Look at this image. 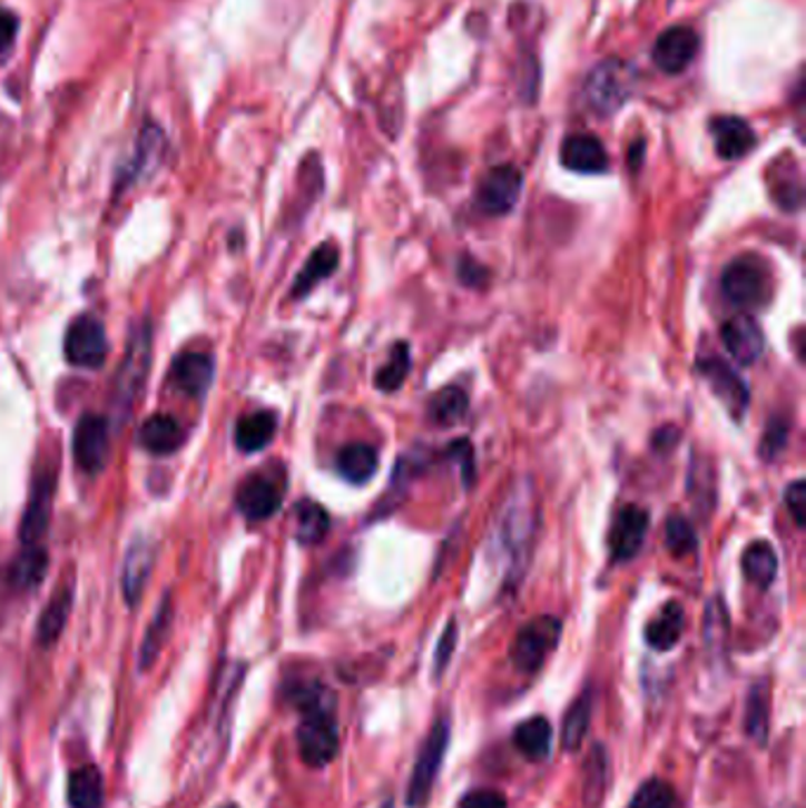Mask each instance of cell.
I'll use <instances>...</instances> for the list:
<instances>
[{"label":"cell","mask_w":806,"mask_h":808,"mask_svg":"<svg viewBox=\"0 0 806 808\" xmlns=\"http://www.w3.org/2000/svg\"><path fill=\"white\" fill-rule=\"evenodd\" d=\"M591 711H593V692L587 688L574 698V702L566 711L561 730V745L566 752H578L580 749L591 723Z\"/></svg>","instance_id":"obj_33"},{"label":"cell","mask_w":806,"mask_h":808,"mask_svg":"<svg viewBox=\"0 0 806 808\" xmlns=\"http://www.w3.org/2000/svg\"><path fill=\"white\" fill-rule=\"evenodd\" d=\"M740 565L747 582H753L757 589H769L778 574L776 549L769 542L759 539V542H753L743 551Z\"/></svg>","instance_id":"obj_30"},{"label":"cell","mask_w":806,"mask_h":808,"mask_svg":"<svg viewBox=\"0 0 806 808\" xmlns=\"http://www.w3.org/2000/svg\"><path fill=\"white\" fill-rule=\"evenodd\" d=\"M71 605H73L71 589H57L50 603L41 612V618H38V624H36V643L38 646L52 648L57 641H60L62 631L69 622Z\"/></svg>","instance_id":"obj_25"},{"label":"cell","mask_w":806,"mask_h":808,"mask_svg":"<svg viewBox=\"0 0 806 808\" xmlns=\"http://www.w3.org/2000/svg\"><path fill=\"white\" fill-rule=\"evenodd\" d=\"M149 362H151V329L145 322L132 332L126 357L121 362V369L117 374V381H114V393H117L119 410H130V402L138 397L149 372Z\"/></svg>","instance_id":"obj_8"},{"label":"cell","mask_w":806,"mask_h":808,"mask_svg":"<svg viewBox=\"0 0 806 808\" xmlns=\"http://www.w3.org/2000/svg\"><path fill=\"white\" fill-rule=\"evenodd\" d=\"M164 154H166V138H164L161 128L155 124H147L138 138L136 157H132V161L124 170L121 187L151 176V173H155L159 168V164L164 161Z\"/></svg>","instance_id":"obj_19"},{"label":"cell","mask_w":806,"mask_h":808,"mask_svg":"<svg viewBox=\"0 0 806 808\" xmlns=\"http://www.w3.org/2000/svg\"><path fill=\"white\" fill-rule=\"evenodd\" d=\"M721 292L728 303L743 311L764 305L771 296V273L764 258L755 254H743L724 267Z\"/></svg>","instance_id":"obj_3"},{"label":"cell","mask_w":806,"mask_h":808,"mask_svg":"<svg viewBox=\"0 0 806 808\" xmlns=\"http://www.w3.org/2000/svg\"><path fill=\"white\" fill-rule=\"evenodd\" d=\"M561 161L568 170L599 176L608 170V151L593 135H572L561 147Z\"/></svg>","instance_id":"obj_18"},{"label":"cell","mask_w":806,"mask_h":808,"mask_svg":"<svg viewBox=\"0 0 806 808\" xmlns=\"http://www.w3.org/2000/svg\"><path fill=\"white\" fill-rule=\"evenodd\" d=\"M336 267H338V248H336V244H332V242L320 244L315 252L311 254V258L305 260L303 269H301L296 282H294V298L308 296L317 284H322L326 277L334 275Z\"/></svg>","instance_id":"obj_26"},{"label":"cell","mask_w":806,"mask_h":808,"mask_svg":"<svg viewBox=\"0 0 806 808\" xmlns=\"http://www.w3.org/2000/svg\"><path fill=\"white\" fill-rule=\"evenodd\" d=\"M537 530V502L530 485H521L518 492L509 499L502 518H499L497 528V546L499 553L507 555L509 572H518L523 568V561L530 553Z\"/></svg>","instance_id":"obj_2"},{"label":"cell","mask_w":806,"mask_h":808,"mask_svg":"<svg viewBox=\"0 0 806 808\" xmlns=\"http://www.w3.org/2000/svg\"><path fill=\"white\" fill-rule=\"evenodd\" d=\"M721 343L738 364L750 367L764 353V332L755 317L736 315L721 326Z\"/></svg>","instance_id":"obj_15"},{"label":"cell","mask_w":806,"mask_h":808,"mask_svg":"<svg viewBox=\"0 0 806 808\" xmlns=\"http://www.w3.org/2000/svg\"><path fill=\"white\" fill-rule=\"evenodd\" d=\"M561 641V622L547 614V618H534L521 631L515 633L511 646L513 667L523 673L540 671L547 658Z\"/></svg>","instance_id":"obj_6"},{"label":"cell","mask_w":806,"mask_h":808,"mask_svg":"<svg viewBox=\"0 0 806 808\" xmlns=\"http://www.w3.org/2000/svg\"><path fill=\"white\" fill-rule=\"evenodd\" d=\"M289 700L301 711L296 745L303 763L311 768L330 766L338 755L334 696L320 681H305L289 688Z\"/></svg>","instance_id":"obj_1"},{"label":"cell","mask_w":806,"mask_h":808,"mask_svg":"<svg viewBox=\"0 0 806 808\" xmlns=\"http://www.w3.org/2000/svg\"><path fill=\"white\" fill-rule=\"evenodd\" d=\"M282 496H284V485L279 483V480L265 475V473H256V475H248L239 485L237 509L246 521L261 523V521H267V518H273L279 511Z\"/></svg>","instance_id":"obj_12"},{"label":"cell","mask_w":806,"mask_h":808,"mask_svg":"<svg viewBox=\"0 0 806 808\" xmlns=\"http://www.w3.org/2000/svg\"><path fill=\"white\" fill-rule=\"evenodd\" d=\"M785 506L790 509L793 521L797 528H804L806 521V483L804 480H795V483L785 490Z\"/></svg>","instance_id":"obj_44"},{"label":"cell","mask_w":806,"mask_h":808,"mask_svg":"<svg viewBox=\"0 0 806 808\" xmlns=\"http://www.w3.org/2000/svg\"><path fill=\"white\" fill-rule=\"evenodd\" d=\"M381 808H393V801H386V804H383Z\"/></svg>","instance_id":"obj_49"},{"label":"cell","mask_w":806,"mask_h":808,"mask_svg":"<svg viewBox=\"0 0 806 808\" xmlns=\"http://www.w3.org/2000/svg\"><path fill=\"white\" fill-rule=\"evenodd\" d=\"M469 410V397L459 386H448L438 391L429 402V416L438 426H454Z\"/></svg>","instance_id":"obj_37"},{"label":"cell","mask_w":806,"mask_h":808,"mask_svg":"<svg viewBox=\"0 0 806 808\" xmlns=\"http://www.w3.org/2000/svg\"><path fill=\"white\" fill-rule=\"evenodd\" d=\"M665 546L675 558H684L698 549V536L694 523L684 515H669L665 525Z\"/></svg>","instance_id":"obj_39"},{"label":"cell","mask_w":806,"mask_h":808,"mask_svg":"<svg viewBox=\"0 0 806 808\" xmlns=\"http://www.w3.org/2000/svg\"><path fill=\"white\" fill-rule=\"evenodd\" d=\"M459 808H509V804L497 790H473L462 797Z\"/></svg>","instance_id":"obj_45"},{"label":"cell","mask_w":806,"mask_h":808,"mask_svg":"<svg viewBox=\"0 0 806 808\" xmlns=\"http://www.w3.org/2000/svg\"><path fill=\"white\" fill-rule=\"evenodd\" d=\"M220 808H239L237 804H225V806H220Z\"/></svg>","instance_id":"obj_48"},{"label":"cell","mask_w":806,"mask_h":808,"mask_svg":"<svg viewBox=\"0 0 806 808\" xmlns=\"http://www.w3.org/2000/svg\"><path fill=\"white\" fill-rule=\"evenodd\" d=\"M67 801L71 808H100L105 801V778L98 766H81L71 771L67 785Z\"/></svg>","instance_id":"obj_28"},{"label":"cell","mask_w":806,"mask_h":808,"mask_svg":"<svg viewBox=\"0 0 806 808\" xmlns=\"http://www.w3.org/2000/svg\"><path fill=\"white\" fill-rule=\"evenodd\" d=\"M459 279H462L466 286H483L488 279V267L466 256L459 260Z\"/></svg>","instance_id":"obj_47"},{"label":"cell","mask_w":806,"mask_h":808,"mask_svg":"<svg viewBox=\"0 0 806 808\" xmlns=\"http://www.w3.org/2000/svg\"><path fill=\"white\" fill-rule=\"evenodd\" d=\"M46 572H48L46 546H22V553L14 558L8 570V580L14 589L33 591L46 580Z\"/></svg>","instance_id":"obj_32"},{"label":"cell","mask_w":806,"mask_h":808,"mask_svg":"<svg viewBox=\"0 0 806 808\" xmlns=\"http://www.w3.org/2000/svg\"><path fill=\"white\" fill-rule=\"evenodd\" d=\"M151 565H155V546L145 542V539H136L126 553L124 574H121V589L128 605L140 603Z\"/></svg>","instance_id":"obj_20"},{"label":"cell","mask_w":806,"mask_h":808,"mask_svg":"<svg viewBox=\"0 0 806 808\" xmlns=\"http://www.w3.org/2000/svg\"><path fill=\"white\" fill-rule=\"evenodd\" d=\"M771 690L766 681H757L750 692H747L745 702V733L750 736L757 745H766L769 740V726H771Z\"/></svg>","instance_id":"obj_29"},{"label":"cell","mask_w":806,"mask_h":808,"mask_svg":"<svg viewBox=\"0 0 806 808\" xmlns=\"http://www.w3.org/2000/svg\"><path fill=\"white\" fill-rule=\"evenodd\" d=\"M294 521H296V539L298 544H317L326 536L332 528L330 513L324 511V506L311 502V499H303V502L296 504L294 509Z\"/></svg>","instance_id":"obj_35"},{"label":"cell","mask_w":806,"mask_h":808,"mask_svg":"<svg viewBox=\"0 0 806 808\" xmlns=\"http://www.w3.org/2000/svg\"><path fill=\"white\" fill-rule=\"evenodd\" d=\"M275 433H277V414L271 410H258L239 418L235 428V445L246 454H254L271 445Z\"/></svg>","instance_id":"obj_23"},{"label":"cell","mask_w":806,"mask_h":808,"mask_svg":"<svg viewBox=\"0 0 806 808\" xmlns=\"http://www.w3.org/2000/svg\"><path fill=\"white\" fill-rule=\"evenodd\" d=\"M448 456L456 459L459 466H462V477H464V485H473V477H475V464H473V447L469 440H454L452 447L448 450Z\"/></svg>","instance_id":"obj_43"},{"label":"cell","mask_w":806,"mask_h":808,"mask_svg":"<svg viewBox=\"0 0 806 808\" xmlns=\"http://www.w3.org/2000/svg\"><path fill=\"white\" fill-rule=\"evenodd\" d=\"M336 471L353 485H364L379 471V454L367 442H353L336 456Z\"/></svg>","instance_id":"obj_27"},{"label":"cell","mask_w":806,"mask_h":808,"mask_svg":"<svg viewBox=\"0 0 806 808\" xmlns=\"http://www.w3.org/2000/svg\"><path fill=\"white\" fill-rule=\"evenodd\" d=\"M523 176L515 166H494L478 185L475 204L485 216H507L521 199Z\"/></svg>","instance_id":"obj_10"},{"label":"cell","mask_w":806,"mask_h":808,"mask_svg":"<svg viewBox=\"0 0 806 808\" xmlns=\"http://www.w3.org/2000/svg\"><path fill=\"white\" fill-rule=\"evenodd\" d=\"M410 367H412V351H410V345L405 341H400V343L393 345L389 362L383 364V367L376 374V378H374L376 388L383 391V393L397 391L402 383H405V378L410 374Z\"/></svg>","instance_id":"obj_38"},{"label":"cell","mask_w":806,"mask_h":808,"mask_svg":"<svg viewBox=\"0 0 806 808\" xmlns=\"http://www.w3.org/2000/svg\"><path fill=\"white\" fill-rule=\"evenodd\" d=\"M170 622H173V605H170V595L166 593L161 603H159V610L155 614V620H151L145 639H142V646H140V656H138V667L140 671H147L151 664L157 662L159 652L168 639V631H170Z\"/></svg>","instance_id":"obj_34"},{"label":"cell","mask_w":806,"mask_h":808,"mask_svg":"<svg viewBox=\"0 0 806 808\" xmlns=\"http://www.w3.org/2000/svg\"><path fill=\"white\" fill-rule=\"evenodd\" d=\"M637 88V71L622 60H606L593 67L584 86V98L599 117H612Z\"/></svg>","instance_id":"obj_4"},{"label":"cell","mask_w":806,"mask_h":808,"mask_svg":"<svg viewBox=\"0 0 806 808\" xmlns=\"http://www.w3.org/2000/svg\"><path fill=\"white\" fill-rule=\"evenodd\" d=\"M709 130L715 135L717 154L721 159H743L747 151H750L757 142L755 130L747 126L743 119L736 117H717L709 124Z\"/></svg>","instance_id":"obj_22"},{"label":"cell","mask_w":806,"mask_h":808,"mask_svg":"<svg viewBox=\"0 0 806 808\" xmlns=\"http://www.w3.org/2000/svg\"><path fill=\"white\" fill-rule=\"evenodd\" d=\"M454 648H456V622L452 620V622L445 627L443 637H440L438 650H435V664H433L435 679L443 677V671L448 669V664H450V660H452V652H454Z\"/></svg>","instance_id":"obj_41"},{"label":"cell","mask_w":806,"mask_h":808,"mask_svg":"<svg viewBox=\"0 0 806 808\" xmlns=\"http://www.w3.org/2000/svg\"><path fill=\"white\" fill-rule=\"evenodd\" d=\"M627 808H675V787L665 780H646Z\"/></svg>","instance_id":"obj_40"},{"label":"cell","mask_w":806,"mask_h":808,"mask_svg":"<svg viewBox=\"0 0 806 808\" xmlns=\"http://www.w3.org/2000/svg\"><path fill=\"white\" fill-rule=\"evenodd\" d=\"M214 357L206 353H183L170 364L173 388L189 397H204L214 383Z\"/></svg>","instance_id":"obj_17"},{"label":"cell","mask_w":806,"mask_h":808,"mask_svg":"<svg viewBox=\"0 0 806 808\" xmlns=\"http://www.w3.org/2000/svg\"><path fill=\"white\" fill-rule=\"evenodd\" d=\"M698 369L707 378L712 393L726 404V410L740 421L747 404H750V388H747V383L740 378V374L731 367V364L715 355L700 359Z\"/></svg>","instance_id":"obj_13"},{"label":"cell","mask_w":806,"mask_h":808,"mask_svg":"<svg viewBox=\"0 0 806 808\" xmlns=\"http://www.w3.org/2000/svg\"><path fill=\"white\" fill-rule=\"evenodd\" d=\"M109 343L105 326L98 317L81 315L76 317L65 336V357L79 369H100L105 367Z\"/></svg>","instance_id":"obj_7"},{"label":"cell","mask_w":806,"mask_h":808,"mask_svg":"<svg viewBox=\"0 0 806 808\" xmlns=\"http://www.w3.org/2000/svg\"><path fill=\"white\" fill-rule=\"evenodd\" d=\"M553 728L549 719L532 717L513 730V745L528 761H542L551 752Z\"/></svg>","instance_id":"obj_31"},{"label":"cell","mask_w":806,"mask_h":808,"mask_svg":"<svg viewBox=\"0 0 806 808\" xmlns=\"http://www.w3.org/2000/svg\"><path fill=\"white\" fill-rule=\"evenodd\" d=\"M700 48V38L688 27H671L662 31V36L652 46V60L667 73H681L690 62L696 60Z\"/></svg>","instance_id":"obj_16"},{"label":"cell","mask_w":806,"mask_h":808,"mask_svg":"<svg viewBox=\"0 0 806 808\" xmlns=\"http://www.w3.org/2000/svg\"><path fill=\"white\" fill-rule=\"evenodd\" d=\"M606 782H608V755L603 745H593L584 761V776H582V797L587 808L601 804Z\"/></svg>","instance_id":"obj_36"},{"label":"cell","mask_w":806,"mask_h":808,"mask_svg":"<svg viewBox=\"0 0 806 808\" xmlns=\"http://www.w3.org/2000/svg\"><path fill=\"white\" fill-rule=\"evenodd\" d=\"M109 421L100 414H83L73 431L76 466L88 475H98L109 456Z\"/></svg>","instance_id":"obj_9"},{"label":"cell","mask_w":806,"mask_h":808,"mask_svg":"<svg viewBox=\"0 0 806 808\" xmlns=\"http://www.w3.org/2000/svg\"><path fill=\"white\" fill-rule=\"evenodd\" d=\"M448 747H450V721L438 719L433 723V728L429 730L424 745H421V749H419L414 771L407 782V806L410 808H421L429 801L435 778L440 773V768H443Z\"/></svg>","instance_id":"obj_5"},{"label":"cell","mask_w":806,"mask_h":808,"mask_svg":"<svg viewBox=\"0 0 806 808\" xmlns=\"http://www.w3.org/2000/svg\"><path fill=\"white\" fill-rule=\"evenodd\" d=\"M17 29H19V19L14 12L0 8V57H3L17 38Z\"/></svg>","instance_id":"obj_46"},{"label":"cell","mask_w":806,"mask_h":808,"mask_svg":"<svg viewBox=\"0 0 806 808\" xmlns=\"http://www.w3.org/2000/svg\"><path fill=\"white\" fill-rule=\"evenodd\" d=\"M646 532H648V511L637 504L622 506L616 515V521H612L608 539L612 558H616L618 563L631 561V558L641 551Z\"/></svg>","instance_id":"obj_14"},{"label":"cell","mask_w":806,"mask_h":808,"mask_svg":"<svg viewBox=\"0 0 806 808\" xmlns=\"http://www.w3.org/2000/svg\"><path fill=\"white\" fill-rule=\"evenodd\" d=\"M788 433H790V428L785 426L783 421H771L769 428H766V433L761 437V456L764 459L778 456L785 447V442H788Z\"/></svg>","instance_id":"obj_42"},{"label":"cell","mask_w":806,"mask_h":808,"mask_svg":"<svg viewBox=\"0 0 806 808\" xmlns=\"http://www.w3.org/2000/svg\"><path fill=\"white\" fill-rule=\"evenodd\" d=\"M684 624H686V618H684V608L681 603L677 601H669L656 618H652L648 624H646V643L658 650V652H667L675 648L681 637H684Z\"/></svg>","instance_id":"obj_24"},{"label":"cell","mask_w":806,"mask_h":808,"mask_svg":"<svg viewBox=\"0 0 806 808\" xmlns=\"http://www.w3.org/2000/svg\"><path fill=\"white\" fill-rule=\"evenodd\" d=\"M185 440V428L180 426V421L170 414H155L149 416L140 431H138V442L140 447L147 450L149 454H170L176 452Z\"/></svg>","instance_id":"obj_21"},{"label":"cell","mask_w":806,"mask_h":808,"mask_svg":"<svg viewBox=\"0 0 806 808\" xmlns=\"http://www.w3.org/2000/svg\"><path fill=\"white\" fill-rule=\"evenodd\" d=\"M55 496V473L41 471L33 480L31 496L19 523V542L22 546H43V539L50 528Z\"/></svg>","instance_id":"obj_11"}]
</instances>
